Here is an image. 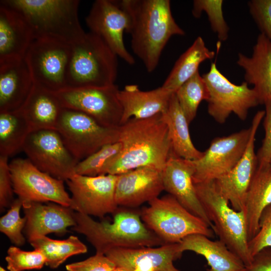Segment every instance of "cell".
Masks as SVG:
<instances>
[{"instance_id":"obj_1","label":"cell","mask_w":271,"mask_h":271,"mask_svg":"<svg viewBox=\"0 0 271 271\" xmlns=\"http://www.w3.org/2000/svg\"><path fill=\"white\" fill-rule=\"evenodd\" d=\"M122 151L107 174L117 175L142 167L163 170L172 153L168 128L161 114L131 118L118 127Z\"/></svg>"},{"instance_id":"obj_2","label":"cell","mask_w":271,"mask_h":271,"mask_svg":"<svg viewBox=\"0 0 271 271\" xmlns=\"http://www.w3.org/2000/svg\"><path fill=\"white\" fill-rule=\"evenodd\" d=\"M131 16V47L148 72L157 67L162 53L173 36H183L169 0H124Z\"/></svg>"},{"instance_id":"obj_3","label":"cell","mask_w":271,"mask_h":271,"mask_svg":"<svg viewBox=\"0 0 271 271\" xmlns=\"http://www.w3.org/2000/svg\"><path fill=\"white\" fill-rule=\"evenodd\" d=\"M76 225L71 229L83 234L95 247L104 254L115 248L155 247L165 244L143 222L140 214L129 210L114 213L111 222L96 221L90 216L75 212Z\"/></svg>"},{"instance_id":"obj_4","label":"cell","mask_w":271,"mask_h":271,"mask_svg":"<svg viewBox=\"0 0 271 271\" xmlns=\"http://www.w3.org/2000/svg\"><path fill=\"white\" fill-rule=\"evenodd\" d=\"M78 0H2L0 5L20 14L34 39L48 38L72 45L85 34L78 18Z\"/></svg>"},{"instance_id":"obj_5","label":"cell","mask_w":271,"mask_h":271,"mask_svg":"<svg viewBox=\"0 0 271 271\" xmlns=\"http://www.w3.org/2000/svg\"><path fill=\"white\" fill-rule=\"evenodd\" d=\"M66 88L102 87L115 84L117 56L98 36L89 32L71 45Z\"/></svg>"},{"instance_id":"obj_6","label":"cell","mask_w":271,"mask_h":271,"mask_svg":"<svg viewBox=\"0 0 271 271\" xmlns=\"http://www.w3.org/2000/svg\"><path fill=\"white\" fill-rule=\"evenodd\" d=\"M200 202L219 240L237 256L244 266L253 259L248 247L246 219L243 210L236 211L218 190L215 180L194 184Z\"/></svg>"},{"instance_id":"obj_7","label":"cell","mask_w":271,"mask_h":271,"mask_svg":"<svg viewBox=\"0 0 271 271\" xmlns=\"http://www.w3.org/2000/svg\"><path fill=\"white\" fill-rule=\"evenodd\" d=\"M140 215L146 226L165 244L177 243L185 237L201 234L213 237L214 232L202 219L168 194L149 202Z\"/></svg>"},{"instance_id":"obj_8","label":"cell","mask_w":271,"mask_h":271,"mask_svg":"<svg viewBox=\"0 0 271 271\" xmlns=\"http://www.w3.org/2000/svg\"><path fill=\"white\" fill-rule=\"evenodd\" d=\"M202 76L208 91V113L220 124L225 123L232 113L244 120L250 109L261 104L257 93L247 82L232 83L219 71L216 63H212L209 71Z\"/></svg>"},{"instance_id":"obj_9","label":"cell","mask_w":271,"mask_h":271,"mask_svg":"<svg viewBox=\"0 0 271 271\" xmlns=\"http://www.w3.org/2000/svg\"><path fill=\"white\" fill-rule=\"evenodd\" d=\"M56 130L78 162L103 146L118 141V127L104 126L82 112L67 108H63Z\"/></svg>"},{"instance_id":"obj_10","label":"cell","mask_w":271,"mask_h":271,"mask_svg":"<svg viewBox=\"0 0 271 271\" xmlns=\"http://www.w3.org/2000/svg\"><path fill=\"white\" fill-rule=\"evenodd\" d=\"M71 46L57 40L35 39L24 58L34 84L53 92L66 88Z\"/></svg>"},{"instance_id":"obj_11","label":"cell","mask_w":271,"mask_h":271,"mask_svg":"<svg viewBox=\"0 0 271 271\" xmlns=\"http://www.w3.org/2000/svg\"><path fill=\"white\" fill-rule=\"evenodd\" d=\"M9 165L14 193L23 204L52 202L70 207L64 181L41 171L28 158L15 159Z\"/></svg>"},{"instance_id":"obj_12","label":"cell","mask_w":271,"mask_h":271,"mask_svg":"<svg viewBox=\"0 0 271 271\" xmlns=\"http://www.w3.org/2000/svg\"><path fill=\"white\" fill-rule=\"evenodd\" d=\"M23 151L34 166L56 179L66 181L76 174L75 167L78 162L55 129L31 131Z\"/></svg>"},{"instance_id":"obj_13","label":"cell","mask_w":271,"mask_h":271,"mask_svg":"<svg viewBox=\"0 0 271 271\" xmlns=\"http://www.w3.org/2000/svg\"><path fill=\"white\" fill-rule=\"evenodd\" d=\"M118 86L65 88L55 92L63 108L82 112L110 128L121 124L122 108Z\"/></svg>"},{"instance_id":"obj_14","label":"cell","mask_w":271,"mask_h":271,"mask_svg":"<svg viewBox=\"0 0 271 271\" xmlns=\"http://www.w3.org/2000/svg\"><path fill=\"white\" fill-rule=\"evenodd\" d=\"M85 20L90 32L100 37L118 57L129 65L135 63L123 41V34L128 33L131 23L124 0L95 1Z\"/></svg>"},{"instance_id":"obj_15","label":"cell","mask_w":271,"mask_h":271,"mask_svg":"<svg viewBox=\"0 0 271 271\" xmlns=\"http://www.w3.org/2000/svg\"><path fill=\"white\" fill-rule=\"evenodd\" d=\"M117 175L75 174L66 182L71 193L70 207L76 212L102 218L118 208L115 197Z\"/></svg>"},{"instance_id":"obj_16","label":"cell","mask_w":271,"mask_h":271,"mask_svg":"<svg viewBox=\"0 0 271 271\" xmlns=\"http://www.w3.org/2000/svg\"><path fill=\"white\" fill-rule=\"evenodd\" d=\"M250 133L251 127L214 139L203 156L193 161L194 184L215 180L229 173L243 156Z\"/></svg>"},{"instance_id":"obj_17","label":"cell","mask_w":271,"mask_h":271,"mask_svg":"<svg viewBox=\"0 0 271 271\" xmlns=\"http://www.w3.org/2000/svg\"><path fill=\"white\" fill-rule=\"evenodd\" d=\"M264 115V110H259L254 116L248 143L238 163L229 173L215 180L220 193L236 211L243 210L248 188L257 168L254 142L257 129Z\"/></svg>"},{"instance_id":"obj_18","label":"cell","mask_w":271,"mask_h":271,"mask_svg":"<svg viewBox=\"0 0 271 271\" xmlns=\"http://www.w3.org/2000/svg\"><path fill=\"white\" fill-rule=\"evenodd\" d=\"M194 171L193 161L181 158L172 153L162 171L164 189L213 230V225L208 218L195 190L193 181Z\"/></svg>"},{"instance_id":"obj_19","label":"cell","mask_w":271,"mask_h":271,"mask_svg":"<svg viewBox=\"0 0 271 271\" xmlns=\"http://www.w3.org/2000/svg\"><path fill=\"white\" fill-rule=\"evenodd\" d=\"M163 190L162 171L139 168L117 175L115 200L118 206L136 207L158 197Z\"/></svg>"},{"instance_id":"obj_20","label":"cell","mask_w":271,"mask_h":271,"mask_svg":"<svg viewBox=\"0 0 271 271\" xmlns=\"http://www.w3.org/2000/svg\"><path fill=\"white\" fill-rule=\"evenodd\" d=\"M26 219L24 233L30 240L50 233L64 234L76 225L75 212L69 207L49 202L23 204Z\"/></svg>"},{"instance_id":"obj_21","label":"cell","mask_w":271,"mask_h":271,"mask_svg":"<svg viewBox=\"0 0 271 271\" xmlns=\"http://www.w3.org/2000/svg\"><path fill=\"white\" fill-rule=\"evenodd\" d=\"M116 266L132 271L136 268L155 271H180L174 261L181 257L178 243H168L157 247L115 248L105 253Z\"/></svg>"},{"instance_id":"obj_22","label":"cell","mask_w":271,"mask_h":271,"mask_svg":"<svg viewBox=\"0 0 271 271\" xmlns=\"http://www.w3.org/2000/svg\"><path fill=\"white\" fill-rule=\"evenodd\" d=\"M34 39L25 18L17 11L0 5V65L24 59Z\"/></svg>"},{"instance_id":"obj_23","label":"cell","mask_w":271,"mask_h":271,"mask_svg":"<svg viewBox=\"0 0 271 271\" xmlns=\"http://www.w3.org/2000/svg\"><path fill=\"white\" fill-rule=\"evenodd\" d=\"M236 62L244 71V81L253 86L261 104L271 100V42L260 33L251 55L239 53Z\"/></svg>"},{"instance_id":"obj_24","label":"cell","mask_w":271,"mask_h":271,"mask_svg":"<svg viewBox=\"0 0 271 271\" xmlns=\"http://www.w3.org/2000/svg\"><path fill=\"white\" fill-rule=\"evenodd\" d=\"M34 84L24 59L0 65V113L19 110Z\"/></svg>"},{"instance_id":"obj_25","label":"cell","mask_w":271,"mask_h":271,"mask_svg":"<svg viewBox=\"0 0 271 271\" xmlns=\"http://www.w3.org/2000/svg\"><path fill=\"white\" fill-rule=\"evenodd\" d=\"M173 94L162 86L143 91L136 84L126 85L118 92L122 108L121 124L131 118H147L161 114L167 108Z\"/></svg>"},{"instance_id":"obj_26","label":"cell","mask_w":271,"mask_h":271,"mask_svg":"<svg viewBox=\"0 0 271 271\" xmlns=\"http://www.w3.org/2000/svg\"><path fill=\"white\" fill-rule=\"evenodd\" d=\"M63 107L55 92L34 84L32 90L19 111L31 131L56 129Z\"/></svg>"},{"instance_id":"obj_27","label":"cell","mask_w":271,"mask_h":271,"mask_svg":"<svg viewBox=\"0 0 271 271\" xmlns=\"http://www.w3.org/2000/svg\"><path fill=\"white\" fill-rule=\"evenodd\" d=\"M183 252L192 251L206 259L209 268L207 271H241L244 265L240 259L230 250L220 240L213 241L201 234H193L178 243Z\"/></svg>"},{"instance_id":"obj_28","label":"cell","mask_w":271,"mask_h":271,"mask_svg":"<svg viewBox=\"0 0 271 271\" xmlns=\"http://www.w3.org/2000/svg\"><path fill=\"white\" fill-rule=\"evenodd\" d=\"M271 204V164L258 166L248 188L243 212L248 241L259 230V220L262 210Z\"/></svg>"},{"instance_id":"obj_29","label":"cell","mask_w":271,"mask_h":271,"mask_svg":"<svg viewBox=\"0 0 271 271\" xmlns=\"http://www.w3.org/2000/svg\"><path fill=\"white\" fill-rule=\"evenodd\" d=\"M167 125L172 152L176 156L189 160H197L204 155L195 147L190 137L189 124L176 96H171L167 108L161 113Z\"/></svg>"},{"instance_id":"obj_30","label":"cell","mask_w":271,"mask_h":271,"mask_svg":"<svg viewBox=\"0 0 271 271\" xmlns=\"http://www.w3.org/2000/svg\"><path fill=\"white\" fill-rule=\"evenodd\" d=\"M215 55L214 51L206 47L202 38L198 37L176 61L162 86L171 93H175L184 83L199 71L201 63L212 59Z\"/></svg>"},{"instance_id":"obj_31","label":"cell","mask_w":271,"mask_h":271,"mask_svg":"<svg viewBox=\"0 0 271 271\" xmlns=\"http://www.w3.org/2000/svg\"><path fill=\"white\" fill-rule=\"evenodd\" d=\"M31 129L19 111L0 113V156L9 158L23 150Z\"/></svg>"},{"instance_id":"obj_32","label":"cell","mask_w":271,"mask_h":271,"mask_svg":"<svg viewBox=\"0 0 271 271\" xmlns=\"http://www.w3.org/2000/svg\"><path fill=\"white\" fill-rule=\"evenodd\" d=\"M35 248L40 250L46 259V265L57 268L70 256L85 253L87 247L76 236L71 235L64 240H56L46 236H39L29 240Z\"/></svg>"},{"instance_id":"obj_33","label":"cell","mask_w":271,"mask_h":271,"mask_svg":"<svg viewBox=\"0 0 271 271\" xmlns=\"http://www.w3.org/2000/svg\"><path fill=\"white\" fill-rule=\"evenodd\" d=\"M175 94L189 124L196 117L201 101H206L208 97L207 86L199 71L184 83Z\"/></svg>"},{"instance_id":"obj_34","label":"cell","mask_w":271,"mask_h":271,"mask_svg":"<svg viewBox=\"0 0 271 271\" xmlns=\"http://www.w3.org/2000/svg\"><path fill=\"white\" fill-rule=\"evenodd\" d=\"M121 151L122 145L118 141L105 145L79 162L75 167V174L87 176L107 174L109 166Z\"/></svg>"},{"instance_id":"obj_35","label":"cell","mask_w":271,"mask_h":271,"mask_svg":"<svg viewBox=\"0 0 271 271\" xmlns=\"http://www.w3.org/2000/svg\"><path fill=\"white\" fill-rule=\"evenodd\" d=\"M223 3L222 0H195L192 11L196 18H200L202 12L206 13L212 31L221 41L228 39L229 30L223 17Z\"/></svg>"},{"instance_id":"obj_36","label":"cell","mask_w":271,"mask_h":271,"mask_svg":"<svg viewBox=\"0 0 271 271\" xmlns=\"http://www.w3.org/2000/svg\"><path fill=\"white\" fill-rule=\"evenodd\" d=\"M23 202L18 198L15 199L7 213L0 219V230L10 241L17 246L23 245L26 239L22 234L26 219L20 215Z\"/></svg>"},{"instance_id":"obj_37","label":"cell","mask_w":271,"mask_h":271,"mask_svg":"<svg viewBox=\"0 0 271 271\" xmlns=\"http://www.w3.org/2000/svg\"><path fill=\"white\" fill-rule=\"evenodd\" d=\"M5 259L10 271L39 269L46 263V257L40 250L25 251L15 246L9 248Z\"/></svg>"},{"instance_id":"obj_38","label":"cell","mask_w":271,"mask_h":271,"mask_svg":"<svg viewBox=\"0 0 271 271\" xmlns=\"http://www.w3.org/2000/svg\"><path fill=\"white\" fill-rule=\"evenodd\" d=\"M259 230L248 242L251 256L265 247H271V204L262 211L259 220Z\"/></svg>"},{"instance_id":"obj_39","label":"cell","mask_w":271,"mask_h":271,"mask_svg":"<svg viewBox=\"0 0 271 271\" xmlns=\"http://www.w3.org/2000/svg\"><path fill=\"white\" fill-rule=\"evenodd\" d=\"M248 5L261 34L271 42V0H251Z\"/></svg>"},{"instance_id":"obj_40","label":"cell","mask_w":271,"mask_h":271,"mask_svg":"<svg viewBox=\"0 0 271 271\" xmlns=\"http://www.w3.org/2000/svg\"><path fill=\"white\" fill-rule=\"evenodd\" d=\"M8 157L0 156V209L10 207L14 200V189Z\"/></svg>"},{"instance_id":"obj_41","label":"cell","mask_w":271,"mask_h":271,"mask_svg":"<svg viewBox=\"0 0 271 271\" xmlns=\"http://www.w3.org/2000/svg\"><path fill=\"white\" fill-rule=\"evenodd\" d=\"M116 267L105 254L99 252L84 260L66 265L68 271H112Z\"/></svg>"},{"instance_id":"obj_42","label":"cell","mask_w":271,"mask_h":271,"mask_svg":"<svg viewBox=\"0 0 271 271\" xmlns=\"http://www.w3.org/2000/svg\"><path fill=\"white\" fill-rule=\"evenodd\" d=\"M264 104L263 127L265 134L262 145L256 154L258 166L268 164L271 160V100H266Z\"/></svg>"},{"instance_id":"obj_43","label":"cell","mask_w":271,"mask_h":271,"mask_svg":"<svg viewBox=\"0 0 271 271\" xmlns=\"http://www.w3.org/2000/svg\"><path fill=\"white\" fill-rule=\"evenodd\" d=\"M241 271H271V247H265L257 252L251 263Z\"/></svg>"},{"instance_id":"obj_44","label":"cell","mask_w":271,"mask_h":271,"mask_svg":"<svg viewBox=\"0 0 271 271\" xmlns=\"http://www.w3.org/2000/svg\"><path fill=\"white\" fill-rule=\"evenodd\" d=\"M112 271H129V270H128V269H126L125 268L122 267L116 266Z\"/></svg>"},{"instance_id":"obj_45","label":"cell","mask_w":271,"mask_h":271,"mask_svg":"<svg viewBox=\"0 0 271 271\" xmlns=\"http://www.w3.org/2000/svg\"><path fill=\"white\" fill-rule=\"evenodd\" d=\"M132 271H155L152 269H142L139 268H136L134 269Z\"/></svg>"},{"instance_id":"obj_46","label":"cell","mask_w":271,"mask_h":271,"mask_svg":"<svg viewBox=\"0 0 271 271\" xmlns=\"http://www.w3.org/2000/svg\"><path fill=\"white\" fill-rule=\"evenodd\" d=\"M0 271H7L4 267L1 266L0 267Z\"/></svg>"},{"instance_id":"obj_47","label":"cell","mask_w":271,"mask_h":271,"mask_svg":"<svg viewBox=\"0 0 271 271\" xmlns=\"http://www.w3.org/2000/svg\"><path fill=\"white\" fill-rule=\"evenodd\" d=\"M270 163L271 164V160H270Z\"/></svg>"}]
</instances>
